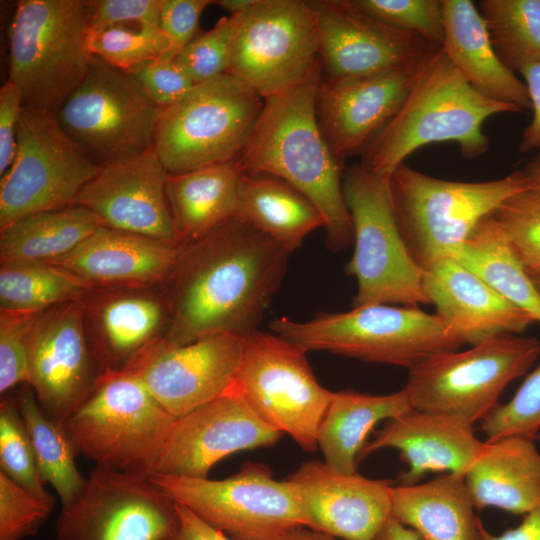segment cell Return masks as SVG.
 <instances>
[{
  "label": "cell",
  "instance_id": "cell-50",
  "mask_svg": "<svg viewBox=\"0 0 540 540\" xmlns=\"http://www.w3.org/2000/svg\"><path fill=\"white\" fill-rule=\"evenodd\" d=\"M19 88L7 80L0 89V175L11 166L17 146V129L23 111Z\"/></svg>",
  "mask_w": 540,
  "mask_h": 540
},
{
  "label": "cell",
  "instance_id": "cell-52",
  "mask_svg": "<svg viewBox=\"0 0 540 540\" xmlns=\"http://www.w3.org/2000/svg\"><path fill=\"white\" fill-rule=\"evenodd\" d=\"M178 524L168 540H232L222 531L209 525L191 510L176 504Z\"/></svg>",
  "mask_w": 540,
  "mask_h": 540
},
{
  "label": "cell",
  "instance_id": "cell-38",
  "mask_svg": "<svg viewBox=\"0 0 540 540\" xmlns=\"http://www.w3.org/2000/svg\"><path fill=\"white\" fill-rule=\"evenodd\" d=\"M479 12L497 55L511 71L540 63V0H483Z\"/></svg>",
  "mask_w": 540,
  "mask_h": 540
},
{
  "label": "cell",
  "instance_id": "cell-26",
  "mask_svg": "<svg viewBox=\"0 0 540 540\" xmlns=\"http://www.w3.org/2000/svg\"><path fill=\"white\" fill-rule=\"evenodd\" d=\"M179 246L106 226L50 263L103 289H148L168 278Z\"/></svg>",
  "mask_w": 540,
  "mask_h": 540
},
{
  "label": "cell",
  "instance_id": "cell-5",
  "mask_svg": "<svg viewBox=\"0 0 540 540\" xmlns=\"http://www.w3.org/2000/svg\"><path fill=\"white\" fill-rule=\"evenodd\" d=\"M94 1L21 0L8 29L9 78L23 104L57 112L86 77Z\"/></svg>",
  "mask_w": 540,
  "mask_h": 540
},
{
  "label": "cell",
  "instance_id": "cell-46",
  "mask_svg": "<svg viewBox=\"0 0 540 540\" xmlns=\"http://www.w3.org/2000/svg\"><path fill=\"white\" fill-rule=\"evenodd\" d=\"M42 313L0 310V394L28 384L33 328Z\"/></svg>",
  "mask_w": 540,
  "mask_h": 540
},
{
  "label": "cell",
  "instance_id": "cell-41",
  "mask_svg": "<svg viewBox=\"0 0 540 540\" xmlns=\"http://www.w3.org/2000/svg\"><path fill=\"white\" fill-rule=\"evenodd\" d=\"M511 246L530 277L540 275V193L521 191L494 212Z\"/></svg>",
  "mask_w": 540,
  "mask_h": 540
},
{
  "label": "cell",
  "instance_id": "cell-27",
  "mask_svg": "<svg viewBox=\"0 0 540 540\" xmlns=\"http://www.w3.org/2000/svg\"><path fill=\"white\" fill-rule=\"evenodd\" d=\"M81 302L102 371L124 368L163 337L168 326L169 310L162 293L93 288Z\"/></svg>",
  "mask_w": 540,
  "mask_h": 540
},
{
  "label": "cell",
  "instance_id": "cell-11",
  "mask_svg": "<svg viewBox=\"0 0 540 540\" xmlns=\"http://www.w3.org/2000/svg\"><path fill=\"white\" fill-rule=\"evenodd\" d=\"M161 111L128 72L94 56L56 115L64 132L101 167L153 149Z\"/></svg>",
  "mask_w": 540,
  "mask_h": 540
},
{
  "label": "cell",
  "instance_id": "cell-42",
  "mask_svg": "<svg viewBox=\"0 0 540 540\" xmlns=\"http://www.w3.org/2000/svg\"><path fill=\"white\" fill-rule=\"evenodd\" d=\"M480 430L486 442L507 437L536 438L540 433V365L520 385L514 396L485 417Z\"/></svg>",
  "mask_w": 540,
  "mask_h": 540
},
{
  "label": "cell",
  "instance_id": "cell-15",
  "mask_svg": "<svg viewBox=\"0 0 540 540\" xmlns=\"http://www.w3.org/2000/svg\"><path fill=\"white\" fill-rule=\"evenodd\" d=\"M232 16L235 27L227 73L263 99L299 85L321 65L309 1L257 0L247 11Z\"/></svg>",
  "mask_w": 540,
  "mask_h": 540
},
{
  "label": "cell",
  "instance_id": "cell-19",
  "mask_svg": "<svg viewBox=\"0 0 540 540\" xmlns=\"http://www.w3.org/2000/svg\"><path fill=\"white\" fill-rule=\"evenodd\" d=\"M309 2L316 22L319 59L329 77L371 75L416 65L436 48L413 33L370 16L353 0Z\"/></svg>",
  "mask_w": 540,
  "mask_h": 540
},
{
  "label": "cell",
  "instance_id": "cell-8",
  "mask_svg": "<svg viewBox=\"0 0 540 540\" xmlns=\"http://www.w3.org/2000/svg\"><path fill=\"white\" fill-rule=\"evenodd\" d=\"M263 105L259 94L229 73L195 84L162 108L153 150L169 174L237 160Z\"/></svg>",
  "mask_w": 540,
  "mask_h": 540
},
{
  "label": "cell",
  "instance_id": "cell-24",
  "mask_svg": "<svg viewBox=\"0 0 540 540\" xmlns=\"http://www.w3.org/2000/svg\"><path fill=\"white\" fill-rule=\"evenodd\" d=\"M485 444L476 437L473 425L461 419L411 409L387 420L365 443L358 462L379 449H396L408 465L401 484L413 485L433 472L465 476Z\"/></svg>",
  "mask_w": 540,
  "mask_h": 540
},
{
  "label": "cell",
  "instance_id": "cell-54",
  "mask_svg": "<svg viewBox=\"0 0 540 540\" xmlns=\"http://www.w3.org/2000/svg\"><path fill=\"white\" fill-rule=\"evenodd\" d=\"M372 540H422L410 527L390 517Z\"/></svg>",
  "mask_w": 540,
  "mask_h": 540
},
{
  "label": "cell",
  "instance_id": "cell-25",
  "mask_svg": "<svg viewBox=\"0 0 540 540\" xmlns=\"http://www.w3.org/2000/svg\"><path fill=\"white\" fill-rule=\"evenodd\" d=\"M429 304L463 344L474 345L501 334L525 331L535 322L451 256L423 269Z\"/></svg>",
  "mask_w": 540,
  "mask_h": 540
},
{
  "label": "cell",
  "instance_id": "cell-44",
  "mask_svg": "<svg viewBox=\"0 0 540 540\" xmlns=\"http://www.w3.org/2000/svg\"><path fill=\"white\" fill-rule=\"evenodd\" d=\"M54 506L51 494H34L0 471V540L35 536Z\"/></svg>",
  "mask_w": 540,
  "mask_h": 540
},
{
  "label": "cell",
  "instance_id": "cell-55",
  "mask_svg": "<svg viewBox=\"0 0 540 540\" xmlns=\"http://www.w3.org/2000/svg\"><path fill=\"white\" fill-rule=\"evenodd\" d=\"M531 189L540 193V152L522 169Z\"/></svg>",
  "mask_w": 540,
  "mask_h": 540
},
{
  "label": "cell",
  "instance_id": "cell-37",
  "mask_svg": "<svg viewBox=\"0 0 540 540\" xmlns=\"http://www.w3.org/2000/svg\"><path fill=\"white\" fill-rule=\"evenodd\" d=\"M91 289L72 272L50 262H1L0 310L43 313L81 300Z\"/></svg>",
  "mask_w": 540,
  "mask_h": 540
},
{
  "label": "cell",
  "instance_id": "cell-58",
  "mask_svg": "<svg viewBox=\"0 0 540 540\" xmlns=\"http://www.w3.org/2000/svg\"><path fill=\"white\" fill-rule=\"evenodd\" d=\"M532 280H533V283L537 289V291L539 292L540 294V275H537V276H534V277H531Z\"/></svg>",
  "mask_w": 540,
  "mask_h": 540
},
{
  "label": "cell",
  "instance_id": "cell-35",
  "mask_svg": "<svg viewBox=\"0 0 540 540\" xmlns=\"http://www.w3.org/2000/svg\"><path fill=\"white\" fill-rule=\"evenodd\" d=\"M101 226L92 212L77 204L26 216L0 230V261L52 262Z\"/></svg>",
  "mask_w": 540,
  "mask_h": 540
},
{
  "label": "cell",
  "instance_id": "cell-48",
  "mask_svg": "<svg viewBox=\"0 0 540 540\" xmlns=\"http://www.w3.org/2000/svg\"><path fill=\"white\" fill-rule=\"evenodd\" d=\"M211 0H162L160 28L169 41V51L162 55L175 59L177 54L197 35L203 11Z\"/></svg>",
  "mask_w": 540,
  "mask_h": 540
},
{
  "label": "cell",
  "instance_id": "cell-4",
  "mask_svg": "<svg viewBox=\"0 0 540 540\" xmlns=\"http://www.w3.org/2000/svg\"><path fill=\"white\" fill-rule=\"evenodd\" d=\"M269 329L307 352L327 351L407 369L464 345L441 317L419 306L369 304L318 313L307 321L282 317L272 320Z\"/></svg>",
  "mask_w": 540,
  "mask_h": 540
},
{
  "label": "cell",
  "instance_id": "cell-10",
  "mask_svg": "<svg viewBox=\"0 0 540 540\" xmlns=\"http://www.w3.org/2000/svg\"><path fill=\"white\" fill-rule=\"evenodd\" d=\"M390 178L362 163L343 178V195L353 226V255L346 266L356 279L353 307L369 304H429L423 269L413 259L394 214Z\"/></svg>",
  "mask_w": 540,
  "mask_h": 540
},
{
  "label": "cell",
  "instance_id": "cell-29",
  "mask_svg": "<svg viewBox=\"0 0 540 540\" xmlns=\"http://www.w3.org/2000/svg\"><path fill=\"white\" fill-rule=\"evenodd\" d=\"M465 481L476 509L527 514L540 505V452L535 440L507 437L486 442Z\"/></svg>",
  "mask_w": 540,
  "mask_h": 540
},
{
  "label": "cell",
  "instance_id": "cell-33",
  "mask_svg": "<svg viewBox=\"0 0 540 540\" xmlns=\"http://www.w3.org/2000/svg\"><path fill=\"white\" fill-rule=\"evenodd\" d=\"M237 218L263 233L288 254L324 220L315 205L285 181L265 174L244 173Z\"/></svg>",
  "mask_w": 540,
  "mask_h": 540
},
{
  "label": "cell",
  "instance_id": "cell-1",
  "mask_svg": "<svg viewBox=\"0 0 540 540\" xmlns=\"http://www.w3.org/2000/svg\"><path fill=\"white\" fill-rule=\"evenodd\" d=\"M288 253L239 218L179 245L161 285L169 310L163 338L183 345L215 334L244 336L284 279Z\"/></svg>",
  "mask_w": 540,
  "mask_h": 540
},
{
  "label": "cell",
  "instance_id": "cell-36",
  "mask_svg": "<svg viewBox=\"0 0 540 540\" xmlns=\"http://www.w3.org/2000/svg\"><path fill=\"white\" fill-rule=\"evenodd\" d=\"M16 402L30 435L42 482L52 485L61 506L69 504L86 481L77 468L78 452L71 437L63 425L45 413L28 384L20 390Z\"/></svg>",
  "mask_w": 540,
  "mask_h": 540
},
{
  "label": "cell",
  "instance_id": "cell-51",
  "mask_svg": "<svg viewBox=\"0 0 540 540\" xmlns=\"http://www.w3.org/2000/svg\"><path fill=\"white\" fill-rule=\"evenodd\" d=\"M518 73L522 75L527 86L533 111L532 120L523 131L519 151L540 152V63L525 65Z\"/></svg>",
  "mask_w": 540,
  "mask_h": 540
},
{
  "label": "cell",
  "instance_id": "cell-21",
  "mask_svg": "<svg viewBox=\"0 0 540 540\" xmlns=\"http://www.w3.org/2000/svg\"><path fill=\"white\" fill-rule=\"evenodd\" d=\"M169 173L153 149L100 167L74 204L103 226L178 245L167 196Z\"/></svg>",
  "mask_w": 540,
  "mask_h": 540
},
{
  "label": "cell",
  "instance_id": "cell-53",
  "mask_svg": "<svg viewBox=\"0 0 540 540\" xmlns=\"http://www.w3.org/2000/svg\"><path fill=\"white\" fill-rule=\"evenodd\" d=\"M482 540H540V505L525 514L522 522L515 528L494 535L481 524Z\"/></svg>",
  "mask_w": 540,
  "mask_h": 540
},
{
  "label": "cell",
  "instance_id": "cell-2",
  "mask_svg": "<svg viewBox=\"0 0 540 540\" xmlns=\"http://www.w3.org/2000/svg\"><path fill=\"white\" fill-rule=\"evenodd\" d=\"M321 72L322 64L299 85L264 99L238 162L245 173L279 178L307 197L323 217L328 246L338 251L353 241V226L344 200L340 161L316 116Z\"/></svg>",
  "mask_w": 540,
  "mask_h": 540
},
{
  "label": "cell",
  "instance_id": "cell-49",
  "mask_svg": "<svg viewBox=\"0 0 540 540\" xmlns=\"http://www.w3.org/2000/svg\"><path fill=\"white\" fill-rule=\"evenodd\" d=\"M162 0L94 1L91 29L118 24L160 25Z\"/></svg>",
  "mask_w": 540,
  "mask_h": 540
},
{
  "label": "cell",
  "instance_id": "cell-22",
  "mask_svg": "<svg viewBox=\"0 0 540 540\" xmlns=\"http://www.w3.org/2000/svg\"><path fill=\"white\" fill-rule=\"evenodd\" d=\"M287 480L303 526L344 540H372L391 517L389 480L346 474L325 461L303 463Z\"/></svg>",
  "mask_w": 540,
  "mask_h": 540
},
{
  "label": "cell",
  "instance_id": "cell-59",
  "mask_svg": "<svg viewBox=\"0 0 540 540\" xmlns=\"http://www.w3.org/2000/svg\"><path fill=\"white\" fill-rule=\"evenodd\" d=\"M535 440L540 442V433L536 436Z\"/></svg>",
  "mask_w": 540,
  "mask_h": 540
},
{
  "label": "cell",
  "instance_id": "cell-3",
  "mask_svg": "<svg viewBox=\"0 0 540 540\" xmlns=\"http://www.w3.org/2000/svg\"><path fill=\"white\" fill-rule=\"evenodd\" d=\"M518 111L479 93L442 47L435 48L420 62L397 113L364 149L362 164L390 178L414 151L437 142L456 143L464 158L479 157L489 148L484 122L494 115Z\"/></svg>",
  "mask_w": 540,
  "mask_h": 540
},
{
  "label": "cell",
  "instance_id": "cell-31",
  "mask_svg": "<svg viewBox=\"0 0 540 540\" xmlns=\"http://www.w3.org/2000/svg\"><path fill=\"white\" fill-rule=\"evenodd\" d=\"M244 173L237 159L169 174L166 189L179 245L202 238L237 218Z\"/></svg>",
  "mask_w": 540,
  "mask_h": 540
},
{
  "label": "cell",
  "instance_id": "cell-30",
  "mask_svg": "<svg viewBox=\"0 0 540 540\" xmlns=\"http://www.w3.org/2000/svg\"><path fill=\"white\" fill-rule=\"evenodd\" d=\"M475 509L464 475L447 473L391 489V516L422 540H482Z\"/></svg>",
  "mask_w": 540,
  "mask_h": 540
},
{
  "label": "cell",
  "instance_id": "cell-12",
  "mask_svg": "<svg viewBox=\"0 0 540 540\" xmlns=\"http://www.w3.org/2000/svg\"><path fill=\"white\" fill-rule=\"evenodd\" d=\"M306 353L272 331L252 330L242 337L235 386L265 423L312 452L333 392L318 382Z\"/></svg>",
  "mask_w": 540,
  "mask_h": 540
},
{
  "label": "cell",
  "instance_id": "cell-14",
  "mask_svg": "<svg viewBox=\"0 0 540 540\" xmlns=\"http://www.w3.org/2000/svg\"><path fill=\"white\" fill-rule=\"evenodd\" d=\"M14 160L0 181V230L26 216L73 205L98 173L55 112L23 107Z\"/></svg>",
  "mask_w": 540,
  "mask_h": 540
},
{
  "label": "cell",
  "instance_id": "cell-57",
  "mask_svg": "<svg viewBox=\"0 0 540 540\" xmlns=\"http://www.w3.org/2000/svg\"><path fill=\"white\" fill-rule=\"evenodd\" d=\"M257 0H220L215 1L224 10L230 12L231 15L240 14L247 11L256 4Z\"/></svg>",
  "mask_w": 540,
  "mask_h": 540
},
{
  "label": "cell",
  "instance_id": "cell-43",
  "mask_svg": "<svg viewBox=\"0 0 540 540\" xmlns=\"http://www.w3.org/2000/svg\"><path fill=\"white\" fill-rule=\"evenodd\" d=\"M357 7L394 28L413 33L432 46L444 38L441 0H353Z\"/></svg>",
  "mask_w": 540,
  "mask_h": 540
},
{
  "label": "cell",
  "instance_id": "cell-56",
  "mask_svg": "<svg viewBox=\"0 0 540 540\" xmlns=\"http://www.w3.org/2000/svg\"><path fill=\"white\" fill-rule=\"evenodd\" d=\"M286 540H338L337 538L314 531L307 527H299L295 529Z\"/></svg>",
  "mask_w": 540,
  "mask_h": 540
},
{
  "label": "cell",
  "instance_id": "cell-32",
  "mask_svg": "<svg viewBox=\"0 0 540 540\" xmlns=\"http://www.w3.org/2000/svg\"><path fill=\"white\" fill-rule=\"evenodd\" d=\"M411 409L403 388L387 395L333 392L317 433L324 461L339 472L356 473L359 454L374 426Z\"/></svg>",
  "mask_w": 540,
  "mask_h": 540
},
{
  "label": "cell",
  "instance_id": "cell-45",
  "mask_svg": "<svg viewBox=\"0 0 540 540\" xmlns=\"http://www.w3.org/2000/svg\"><path fill=\"white\" fill-rule=\"evenodd\" d=\"M234 27V16H224L212 29L197 34L177 54L175 62L194 84L227 73Z\"/></svg>",
  "mask_w": 540,
  "mask_h": 540
},
{
  "label": "cell",
  "instance_id": "cell-18",
  "mask_svg": "<svg viewBox=\"0 0 540 540\" xmlns=\"http://www.w3.org/2000/svg\"><path fill=\"white\" fill-rule=\"evenodd\" d=\"M81 300L43 312L32 331L28 385L53 420L65 425L102 372Z\"/></svg>",
  "mask_w": 540,
  "mask_h": 540
},
{
  "label": "cell",
  "instance_id": "cell-20",
  "mask_svg": "<svg viewBox=\"0 0 540 540\" xmlns=\"http://www.w3.org/2000/svg\"><path fill=\"white\" fill-rule=\"evenodd\" d=\"M280 437L234 384L224 395L176 419L154 474L207 478L223 458L271 446Z\"/></svg>",
  "mask_w": 540,
  "mask_h": 540
},
{
  "label": "cell",
  "instance_id": "cell-34",
  "mask_svg": "<svg viewBox=\"0 0 540 540\" xmlns=\"http://www.w3.org/2000/svg\"><path fill=\"white\" fill-rule=\"evenodd\" d=\"M449 256L540 323V294L493 213Z\"/></svg>",
  "mask_w": 540,
  "mask_h": 540
},
{
  "label": "cell",
  "instance_id": "cell-40",
  "mask_svg": "<svg viewBox=\"0 0 540 540\" xmlns=\"http://www.w3.org/2000/svg\"><path fill=\"white\" fill-rule=\"evenodd\" d=\"M1 472L27 490L48 496L39 475L34 449L16 399L9 394L0 401Z\"/></svg>",
  "mask_w": 540,
  "mask_h": 540
},
{
  "label": "cell",
  "instance_id": "cell-13",
  "mask_svg": "<svg viewBox=\"0 0 540 540\" xmlns=\"http://www.w3.org/2000/svg\"><path fill=\"white\" fill-rule=\"evenodd\" d=\"M149 479L174 503L232 540H286L303 526L291 483L274 479L262 464L247 463L220 480L165 474Z\"/></svg>",
  "mask_w": 540,
  "mask_h": 540
},
{
  "label": "cell",
  "instance_id": "cell-28",
  "mask_svg": "<svg viewBox=\"0 0 540 540\" xmlns=\"http://www.w3.org/2000/svg\"><path fill=\"white\" fill-rule=\"evenodd\" d=\"M444 38L442 49L463 78L479 93L531 109L527 86L499 58L486 23L471 0H441Z\"/></svg>",
  "mask_w": 540,
  "mask_h": 540
},
{
  "label": "cell",
  "instance_id": "cell-23",
  "mask_svg": "<svg viewBox=\"0 0 540 540\" xmlns=\"http://www.w3.org/2000/svg\"><path fill=\"white\" fill-rule=\"evenodd\" d=\"M420 62L386 72L319 81L315 110L321 132L335 157L364 151L404 102Z\"/></svg>",
  "mask_w": 540,
  "mask_h": 540
},
{
  "label": "cell",
  "instance_id": "cell-16",
  "mask_svg": "<svg viewBox=\"0 0 540 540\" xmlns=\"http://www.w3.org/2000/svg\"><path fill=\"white\" fill-rule=\"evenodd\" d=\"M175 503L149 478L95 466L80 493L62 506L56 540H168Z\"/></svg>",
  "mask_w": 540,
  "mask_h": 540
},
{
  "label": "cell",
  "instance_id": "cell-7",
  "mask_svg": "<svg viewBox=\"0 0 540 540\" xmlns=\"http://www.w3.org/2000/svg\"><path fill=\"white\" fill-rule=\"evenodd\" d=\"M389 184L400 233L422 269L449 256L484 217L530 188L522 170L467 182L429 176L406 163L394 170Z\"/></svg>",
  "mask_w": 540,
  "mask_h": 540
},
{
  "label": "cell",
  "instance_id": "cell-39",
  "mask_svg": "<svg viewBox=\"0 0 540 540\" xmlns=\"http://www.w3.org/2000/svg\"><path fill=\"white\" fill-rule=\"evenodd\" d=\"M90 52L108 64L128 71L169 51V41L160 25L118 24L91 29Z\"/></svg>",
  "mask_w": 540,
  "mask_h": 540
},
{
  "label": "cell",
  "instance_id": "cell-47",
  "mask_svg": "<svg viewBox=\"0 0 540 540\" xmlns=\"http://www.w3.org/2000/svg\"><path fill=\"white\" fill-rule=\"evenodd\" d=\"M126 72L161 108L180 101L195 85L175 59L164 56L139 64Z\"/></svg>",
  "mask_w": 540,
  "mask_h": 540
},
{
  "label": "cell",
  "instance_id": "cell-17",
  "mask_svg": "<svg viewBox=\"0 0 540 540\" xmlns=\"http://www.w3.org/2000/svg\"><path fill=\"white\" fill-rule=\"evenodd\" d=\"M242 337L215 334L178 345L159 338L128 365L175 419L219 398L235 384Z\"/></svg>",
  "mask_w": 540,
  "mask_h": 540
},
{
  "label": "cell",
  "instance_id": "cell-6",
  "mask_svg": "<svg viewBox=\"0 0 540 540\" xmlns=\"http://www.w3.org/2000/svg\"><path fill=\"white\" fill-rule=\"evenodd\" d=\"M176 419L127 369H106L64 427L96 466L150 478Z\"/></svg>",
  "mask_w": 540,
  "mask_h": 540
},
{
  "label": "cell",
  "instance_id": "cell-9",
  "mask_svg": "<svg viewBox=\"0 0 540 540\" xmlns=\"http://www.w3.org/2000/svg\"><path fill=\"white\" fill-rule=\"evenodd\" d=\"M540 354L534 337L501 334L464 351L438 353L408 369L403 387L413 409L445 414L471 425L499 404L505 388Z\"/></svg>",
  "mask_w": 540,
  "mask_h": 540
}]
</instances>
